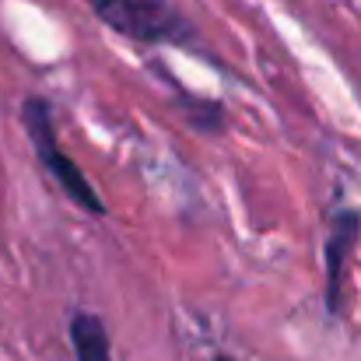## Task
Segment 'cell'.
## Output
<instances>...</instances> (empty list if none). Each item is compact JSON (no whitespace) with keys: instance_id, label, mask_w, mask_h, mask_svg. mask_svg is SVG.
Returning <instances> with one entry per match:
<instances>
[{"instance_id":"6da1fadb","label":"cell","mask_w":361,"mask_h":361,"mask_svg":"<svg viewBox=\"0 0 361 361\" xmlns=\"http://www.w3.org/2000/svg\"><path fill=\"white\" fill-rule=\"evenodd\" d=\"M21 120H25V130H28V140H32L35 154H39V165L56 179V186H60V190H63L81 211L102 218V214H106V204L99 200L95 186H92L88 176L67 158V151L56 144V130H53V109H49V102L39 99V95H28L25 106H21Z\"/></svg>"},{"instance_id":"7a4b0ae2","label":"cell","mask_w":361,"mask_h":361,"mask_svg":"<svg viewBox=\"0 0 361 361\" xmlns=\"http://www.w3.org/2000/svg\"><path fill=\"white\" fill-rule=\"evenodd\" d=\"M92 7L102 25H109L113 32L140 46H154V42L186 46L197 39L193 25L179 14L172 0H92Z\"/></svg>"},{"instance_id":"5b68a950","label":"cell","mask_w":361,"mask_h":361,"mask_svg":"<svg viewBox=\"0 0 361 361\" xmlns=\"http://www.w3.org/2000/svg\"><path fill=\"white\" fill-rule=\"evenodd\" d=\"M183 106H186V113H190V123H193V130H200V133H221L225 130V109L218 106V102H211V99H193V95H186L183 92Z\"/></svg>"},{"instance_id":"277c9868","label":"cell","mask_w":361,"mask_h":361,"mask_svg":"<svg viewBox=\"0 0 361 361\" xmlns=\"http://www.w3.org/2000/svg\"><path fill=\"white\" fill-rule=\"evenodd\" d=\"M71 344L78 361H113V341L106 323L95 312H74L71 319Z\"/></svg>"},{"instance_id":"3957f363","label":"cell","mask_w":361,"mask_h":361,"mask_svg":"<svg viewBox=\"0 0 361 361\" xmlns=\"http://www.w3.org/2000/svg\"><path fill=\"white\" fill-rule=\"evenodd\" d=\"M358 228H361L358 214H355V211H344V214H337L330 242H326V305H330V312H337V305H341L344 263H348V256H351V249H355Z\"/></svg>"},{"instance_id":"8992f818","label":"cell","mask_w":361,"mask_h":361,"mask_svg":"<svg viewBox=\"0 0 361 361\" xmlns=\"http://www.w3.org/2000/svg\"><path fill=\"white\" fill-rule=\"evenodd\" d=\"M211 361H235V358H232V355H214Z\"/></svg>"}]
</instances>
